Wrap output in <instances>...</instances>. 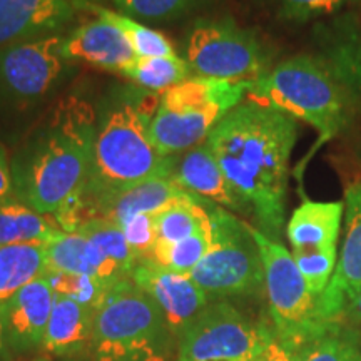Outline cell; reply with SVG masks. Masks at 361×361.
<instances>
[{
	"mask_svg": "<svg viewBox=\"0 0 361 361\" xmlns=\"http://www.w3.org/2000/svg\"><path fill=\"white\" fill-rule=\"evenodd\" d=\"M298 121L284 112L245 99L207 135L209 146L234 191L274 239L281 233L290 159Z\"/></svg>",
	"mask_w": 361,
	"mask_h": 361,
	"instance_id": "1",
	"label": "cell"
},
{
	"mask_svg": "<svg viewBox=\"0 0 361 361\" xmlns=\"http://www.w3.org/2000/svg\"><path fill=\"white\" fill-rule=\"evenodd\" d=\"M96 133L87 102L59 104L12 157L13 196L40 214L56 216L87 183Z\"/></svg>",
	"mask_w": 361,
	"mask_h": 361,
	"instance_id": "2",
	"label": "cell"
},
{
	"mask_svg": "<svg viewBox=\"0 0 361 361\" xmlns=\"http://www.w3.org/2000/svg\"><path fill=\"white\" fill-rule=\"evenodd\" d=\"M152 117L142 104L121 102L97 124L89 179L75 200L54 216L67 233H75L92 218V211L112 194L162 178L166 157L151 141L149 126Z\"/></svg>",
	"mask_w": 361,
	"mask_h": 361,
	"instance_id": "3",
	"label": "cell"
},
{
	"mask_svg": "<svg viewBox=\"0 0 361 361\" xmlns=\"http://www.w3.org/2000/svg\"><path fill=\"white\" fill-rule=\"evenodd\" d=\"M246 99L310 124L318 133L314 149L338 137L350 123L353 106L345 89L319 59L308 54L271 67L251 85Z\"/></svg>",
	"mask_w": 361,
	"mask_h": 361,
	"instance_id": "4",
	"label": "cell"
},
{
	"mask_svg": "<svg viewBox=\"0 0 361 361\" xmlns=\"http://www.w3.org/2000/svg\"><path fill=\"white\" fill-rule=\"evenodd\" d=\"M176 340L162 310L133 279L107 290L94 314L90 361H171Z\"/></svg>",
	"mask_w": 361,
	"mask_h": 361,
	"instance_id": "5",
	"label": "cell"
},
{
	"mask_svg": "<svg viewBox=\"0 0 361 361\" xmlns=\"http://www.w3.org/2000/svg\"><path fill=\"white\" fill-rule=\"evenodd\" d=\"M251 85L191 75L162 92L149 126L157 152L169 157L206 142L219 121L245 101Z\"/></svg>",
	"mask_w": 361,
	"mask_h": 361,
	"instance_id": "6",
	"label": "cell"
},
{
	"mask_svg": "<svg viewBox=\"0 0 361 361\" xmlns=\"http://www.w3.org/2000/svg\"><path fill=\"white\" fill-rule=\"evenodd\" d=\"M213 238L189 276L209 300L251 296L264 290V268L252 226L229 211L209 206Z\"/></svg>",
	"mask_w": 361,
	"mask_h": 361,
	"instance_id": "7",
	"label": "cell"
},
{
	"mask_svg": "<svg viewBox=\"0 0 361 361\" xmlns=\"http://www.w3.org/2000/svg\"><path fill=\"white\" fill-rule=\"evenodd\" d=\"M252 236L258 243L263 259L264 291L274 336L288 350L296 353L329 323L319 314L318 298L310 291L291 252L259 229L252 228Z\"/></svg>",
	"mask_w": 361,
	"mask_h": 361,
	"instance_id": "8",
	"label": "cell"
},
{
	"mask_svg": "<svg viewBox=\"0 0 361 361\" xmlns=\"http://www.w3.org/2000/svg\"><path fill=\"white\" fill-rule=\"evenodd\" d=\"M186 62L200 78L231 82L255 84L271 69L256 35L228 19H202L191 27Z\"/></svg>",
	"mask_w": 361,
	"mask_h": 361,
	"instance_id": "9",
	"label": "cell"
},
{
	"mask_svg": "<svg viewBox=\"0 0 361 361\" xmlns=\"http://www.w3.org/2000/svg\"><path fill=\"white\" fill-rule=\"evenodd\" d=\"M274 333L226 301L209 303L179 335L176 361H255Z\"/></svg>",
	"mask_w": 361,
	"mask_h": 361,
	"instance_id": "10",
	"label": "cell"
},
{
	"mask_svg": "<svg viewBox=\"0 0 361 361\" xmlns=\"http://www.w3.org/2000/svg\"><path fill=\"white\" fill-rule=\"evenodd\" d=\"M61 35L22 40L0 49V109L25 111L42 102L67 71Z\"/></svg>",
	"mask_w": 361,
	"mask_h": 361,
	"instance_id": "11",
	"label": "cell"
},
{
	"mask_svg": "<svg viewBox=\"0 0 361 361\" xmlns=\"http://www.w3.org/2000/svg\"><path fill=\"white\" fill-rule=\"evenodd\" d=\"M346 233L331 281L318 298L324 322H341L346 306L361 293V176L345 188Z\"/></svg>",
	"mask_w": 361,
	"mask_h": 361,
	"instance_id": "12",
	"label": "cell"
},
{
	"mask_svg": "<svg viewBox=\"0 0 361 361\" xmlns=\"http://www.w3.org/2000/svg\"><path fill=\"white\" fill-rule=\"evenodd\" d=\"M130 279L154 300L178 338L209 305V298L189 274L166 269L151 259H139Z\"/></svg>",
	"mask_w": 361,
	"mask_h": 361,
	"instance_id": "13",
	"label": "cell"
},
{
	"mask_svg": "<svg viewBox=\"0 0 361 361\" xmlns=\"http://www.w3.org/2000/svg\"><path fill=\"white\" fill-rule=\"evenodd\" d=\"M56 296L51 283L42 276L27 284L6 305L0 306L4 345L17 353L42 346Z\"/></svg>",
	"mask_w": 361,
	"mask_h": 361,
	"instance_id": "14",
	"label": "cell"
},
{
	"mask_svg": "<svg viewBox=\"0 0 361 361\" xmlns=\"http://www.w3.org/2000/svg\"><path fill=\"white\" fill-rule=\"evenodd\" d=\"M89 6L90 0H0V49L52 35Z\"/></svg>",
	"mask_w": 361,
	"mask_h": 361,
	"instance_id": "15",
	"label": "cell"
},
{
	"mask_svg": "<svg viewBox=\"0 0 361 361\" xmlns=\"http://www.w3.org/2000/svg\"><path fill=\"white\" fill-rule=\"evenodd\" d=\"M162 178L173 180L184 191L209 202L229 207L234 211H245L247 206L234 191L218 159L206 142L188 149L179 154L166 157V168Z\"/></svg>",
	"mask_w": 361,
	"mask_h": 361,
	"instance_id": "16",
	"label": "cell"
},
{
	"mask_svg": "<svg viewBox=\"0 0 361 361\" xmlns=\"http://www.w3.org/2000/svg\"><path fill=\"white\" fill-rule=\"evenodd\" d=\"M62 54L67 61H82L99 69L123 74L135 61V54L124 34L111 22L97 19L75 27L62 40Z\"/></svg>",
	"mask_w": 361,
	"mask_h": 361,
	"instance_id": "17",
	"label": "cell"
},
{
	"mask_svg": "<svg viewBox=\"0 0 361 361\" xmlns=\"http://www.w3.org/2000/svg\"><path fill=\"white\" fill-rule=\"evenodd\" d=\"M47 271L84 274L111 288L130 279L114 261L107 258L99 247L79 233L59 231L44 245ZM45 271V273H47Z\"/></svg>",
	"mask_w": 361,
	"mask_h": 361,
	"instance_id": "18",
	"label": "cell"
},
{
	"mask_svg": "<svg viewBox=\"0 0 361 361\" xmlns=\"http://www.w3.org/2000/svg\"><path fill=\"white\" fill-rule=\"evenodd\" d=\"M201 197L192 196L178 184L166 178H152L144 183L126 189L123 192L112 194L111 197L94 207L90 219H109L123 226L126 221L137 214H159L176 204L197 201ZM206 201V200H204ZM89 219V221H90Z\"/></svg>",
	"mask_w": 361,
	"mask_h": 361,
	"instance_id": "19",
	"label": "cell"
},
{
	"mask_svg": "<svg viewBox=\"0 0 361 361\" xmlns=\"http://www.w3.org/2000/svg\"><path fill=\"white\" fill-rule=\"evenodd\" d=\"M316 57L353 104L361 102V24L351 17H343L324 27Z\"/></svg>",
	"mask_w": 361,
	"mask_h": 361,
	"instance_id": "20",
	"label": "cell"
},
{
	"mask_svg": "<svg viewBox=\"0 0 361 361\" xmlns=\"http://www.w3.org/2000/svg\"><path fill=\"white\" fill-rule=\"evenodd\" d=\"M345 202L305 200L288 223L286 234L293 251H336Z\"/></svg>",
	"mask_w": 361,
	"mask_h": 361,
	"instance_id": "21",
	"label": "cell"
},
{
	"mask_svg": "<svg viewBox=\"0 0 361 361\" xmlns=\"http://www.w3.org/2000/svg\"><path fill=\"white\" fill-rule=\"evenodd\" d=\"M94 314L96 310L57 295L40 348L54 356L87 351L92 340Z\"/></svg>",
	"mask_w": 361,
	"mask_h": 361,
	"instance_id": "22",
	"label": "cell"
},
{
	"mask_svg": "<svg viewBox=\"0 0 361 361\" xmlns=\"http://www.w3.org/2000/svg\"><path fill=\"white\" fill-rule=\"evenodd\" d=\"M64 231L54 216L40 214L16 196L0 202V246L45 245Z\"/></svg>",
	"mask_w": 361,
	"mask_h": 361,
	"instance_id": "23",
	"label": "cell"
},
{
	"mask_svg": "<svg viewBox=\"0 0 361 361\" xmlns=\"http://www.w3.org/2000/svg\"><path fill=\"white\" fill-rule=\"evenodd\" d=\"M47 271L44 245L0 246V306Z\"/></svg>",
	"mask_w": 361,
	"mask_h": 361,
	"instance_id": "24",
	"label": "cell"
},
{
	"mask_svg": "<svg viewBox=\"0 0 361 361\" xmlns=\"http://www.w3.org/2000/svg\"><path fill=\"white\" fill-rule=\"evenodd\" d=\"M295 356L296 361H361V335L345 322H333Z\"/></svg>",
	"mask_w": 361,
	"mask_h": 361,
	"instance_id": "25",
	"label": "cell"
},
{
	"mask_svg": "<svg viewBox=\"0 0 361 361\" xmlns=\"http://www.w3.org/2000/svg\"><path fill=\"white\" fill-rule=\"evenodd\" d=\"M157 241L176 243L191 238L194 234L211 233L209 201L197 200L184 204H176L169 209L156 214Z\"/></svg>",
	"mask_w": 361,
	"mask_h": 361,
	"instance_id": "26",
	"label": "cell"
},
{
	"mask_svg": "<svg viewBox=\"0 0 361 361\" xmlns=\"http://www.w3.org/2000/svg\"><path fill=\"white\" fill-rule=\"evenodd\" d=\"M123 75L137 84L139 87L162 94L191 78V69L188 62L179 56L137 57L123 72Z\"/></svg>",
	"mask_w": 361,
	"mask_h": 361,
	"instance_id": "27",
	"label": "cell"
},
{
	"mask_svg": "<svg viewBox=\"0 0 361 361\" xmlns=\"http://www.w3.org/2000/svg\"><path fill=\"white\" fill-rule=\"evenodd\" d=\"M89 11L94 12L99 19H104L116 25L128 42L133 47L135 57H169L178 56L174 51L173 44L164 37V34L157 32V30L151 29V27L141 24V22L130 19V17L124 16V13L107 11L97 4L90 2Z\"/></svg>",
	"mask_w": 361,
	"mask_h": 361,
	"instance_id": "28",
	"label": "cell"
},
{
	"mask_svg": "<svg viewBox=\"0 0 361 361\" xmlns=\"http://www.w3.org/2000/svg\"><path fill=\"white\" fill-rule=\"evenodd\" d=\"M75 233L82 234L96 245L107 258L114 261L128 276L133 274V271L137 264V255L129 246L126 234L119 224L112 223L109 219H90L85 221L75 229Z\"/></svg>",
	"mask_w": 361,
	"mask_h": 361,
	"instance_id": "29",
	"label": "cell"
},
{
	"mask_svg": "<svg viewBox=\"0 0 361 361\" xmlns=\"http://www.w3.org/2000/svg\"><path fill=\"white\" fill-rule=\"evenodd\" d=\"M211 238H213V231L194 234L191 238L176 243L157 241L147 259L154 261L156 264L166 269L189 274L204 258L209 250Z\"/></svg>",
	"mask_w": 361,
	"mask_h": 361,
	"instance_id": "30",
	"label": "cell"
},
{
	"mask_svg": "<svg viewBox=\"0 0 361 361\" xmlns=\"http://www.w3.org/2000/svg\"><path fill=\"white\" fill-rule=\"evenodd\" d=\"M47 281L51 283L52 290L56 295L69 298V300L80 303L87 308L96 310L101 301L106 296L109 288L104 286L97 279L84 276V274H72V273H62V271H47L44 274Z\"/></svg>",
	"mask_w": 361,
	"mask_h": 361,
	"instance_id": "31",
	"label": "cell"
},
{
	"mask_svg": "<svg viewBox=\"0 0 361 361\" xmlns=\"http://www.w3.org/2000/svg\"><path fill=\"white\" fill-rule=\"evenodd\" d=\"M119 11L130 19L166 22L186 16L206 0H114Z\"/></svg>",
	"mask_w": 361,
	"mask_h": 361,
	"instance_id": "32",
	"label": "cell"
},
{
	"mask_svg": "<svg viewBox=\"0 0 361 361\" xmlns=\"http://www.w3.org/2000/svg\"><path fill=\"white\" fill-rule=\"evenodd\" d=\"M293 259L303 274L306 284L313 296L319 298L328 288L331 281L333 273L336 269L338 252L336 251H316V252H303L293 251Z\"/></svg>",
	"mask_w": 361,
	"mask_h": 361,
	"instance_id": "33",
	"label": "cell"
},
{
	"mask_svg": "<svg viewBox=\"0 0 361 361\" xmlns=\"http://www.w3.org/2000/svg\"><path fill=\"white\" fill-rule=\"evenodd\" d=\"M128 239L129 246L137 255L139 259H147L151 256L157 243L156 216L154 214H137L126 221L121 226Z\"/></svg>",
	"mask_w": 361,
	"mask_h": 361,
	"instance_id": "34",
	"label": "cell"
},
{
	"mask_svg": "<svg viewBox=\"0 0 361 361\" xmlns=\"http://www.w3.org/2000/svg\"><path fill=\"white\" fill-rule=\"evenodd\" d=\"M281 4L288 17L305 20L331 13L341 6L343 0H281Z\"/></svg>",
	"mask_w": 361,
	"mask_h": 361,
	"instance_id": "35",
	"label": "cell"
},
{
	"mask_svg": "<svg viewBox=\"0 0 361 361\" xmlns=\"http://www.w3.org/2000/svg\"><path fill=\"white\" fill-rule=\"evenodd\" d=\"M13 197V180H12V169H11V161L0 144V202Z\"/></svg>",
	"mask_w": 361,
	"mask_h": 361,
	"instance_id": "36",
	"label": "cell"
},
{
	"mask_svg": "<svg viewBox=\"0 0 361 361\" xmlns=\"http://www.w3.org/2000/svg\"><path fill=\"white\" fill-rule=\"evenodd\" d=\"M255 361H296V356L293 351H290L283 343L278 341V338L274 336L269 341V345L266 346L263 353H261Z\"/></svg>",
	"mask_w": 361,
	"mask_h": 361,
	"instance_id": "37",
	"label": "cell"
},
{
	"mask_svg": "<svg viewBox=\"0 0 361 361\" xmlns=\"http://www.w3.org/2000/svg\"><path fill=\"white\" fill-rule=\"evenodd\" d=\"M341 322L350 324V326H361V293L346 306L345 313L341 316Z\"/></svg>",
	"mask_w": 361,
	"mask_h": 361,
	"instance_id": "38",
	"label": "cell"
},
{
	"mask_svg": "<svg viewBox=\"0 0 361 361\" xmlns=\"http://www.w3.org/2000/svg\"><path fill=\"white\" fill-rule=\"evenodd\" d=\"M4 331H2V323H0V353H2V350H4Z\"/></svg>",
	"mask_w": 361,
	"mask_h": 361,
	"instance_id": "39",
	"label": "cell"
},
{
	"mask_svg": "<svg viewBox=\"0 0 361 361\" xmlns=\"http://www.w3.org/2000/svg\"><path fill=\"white\" fill-rule=\"evenodd\" d=\"M37 361H45V360H37Z\"/></svg>",
	"mask_w": 361,
	"mask_h": 361,
	"instance_id": "40",
	"label": "cell"
}]
</instances>
